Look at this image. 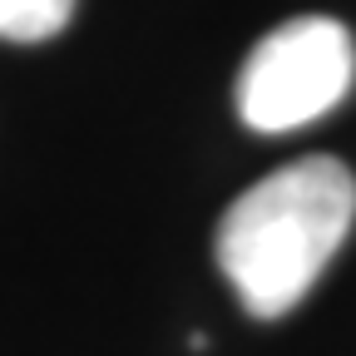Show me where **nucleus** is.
Wrapping results in <instances>:
<instances>
[{"mask_svg": "<svg viewBox=\"0 0 356 356\" xmlns=\"http://www.w3.org/2000/svg\"><path fill=\"white\" fill-rule=\"evenodd\" d=\"M356 222V178L317 154L257 184L218 222V267L252 317L292 312Z\"/></svg>", "mask_w": 356, "mask_h": 356, "instance_id": "1", "label": "nucleus"}, {"mask_svg": "<svg viewBox=\"0 0 356 356\" xmlns=\"http://www.w3.org/2000/svg\"><path fill=\"white\" fill-rule=\"evenodd\" d=\"M356 84V44L332 15H297L257 40L238 74V114L257 134H292L332 114Z\"/></svg>", "mask_w": 356, "mask_h": 356, "instance_id": "2", "label": "nucleus"}, {"mask_svg": "<svg viewBox=\"0 0 356 356\" xmlns=\"http://www.w3.org/2000/svg\"><path fill=\"white\" fill-rule=\"evenodd\" d=\"M74 0H0V40L35 44L70 25Z\"/></svg>", "mask_w": 356, "mask_h": 356, "instance_id": "3", "label": "nucleus"}]
</instances>
